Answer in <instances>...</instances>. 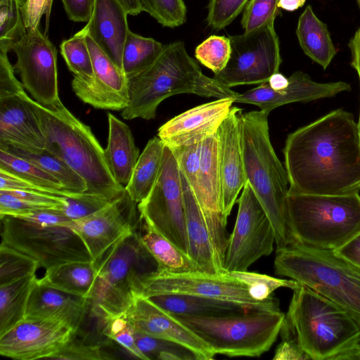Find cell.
Masks as SVG:
<instances>
[{
  "mask_svg": "<svg viewBox=\"0 0 360 360\" xmlns=\"http://www.w3.org/2000/svg\"><path fill=\"white\" fill-rule=\"evenodd\" d=\"M283 154L289 194L360 191V141L348 111L334 110L289 134Z\"/></svg>",
  "mask_w": 360,
  "mask_h": 360,
  "instance_id": "cell-1",
  "label": "cell"
},
{
  "mask_svg": "<svg viewBox=\"0 0 360 360\" xmlns=\"http://www.w3.org/2000/svg\"><path fill=\"white\" fill-rule=\"evenodd\" d=\"M128 105L125 120H153L158 105L171 96L191 94L217 99L235 98L238 93L205 75L181 41L171 42L146 69L128 78Z\"/></svg>",
  "mask_w": 360,
  "mask_h": 360,
  "instance_id": "cell-2",
  "label": "cell"
},
{
  "mask_svg": "<svg viewBox=\"0 0 360 360\" xmlns=\"http://www.w3.org/2000/svg\"><path fill=\"white\" fill-rule=\"evenodd\" d=\"M30 103L45 136V150L60 158L86 181L85 193L112 200L125 187L114 179L104 149L91 128L77 118L60 101L46 108L32 98Z\"/></svg>",
  "mask_w": 360,
  "mask_h": 360,
  "instance_id": "cell-3",
  "label": "cell"
},
{
  "mask_svg": "<svg viewBox=\"0 0 360 360\" xmlns=\"http://www.w3.org/2000/svg\"><path fill=\"white\" fill-rule=\"evenodd\" d=\"M269 114L255 110L241 115L242 148L247 181L273 227L277 248L295 243L288 223L289 181L269 136Z\"/></svg>",
  "mask_w": 360,
  "mask_h": 360,
  "instance_id": "cell-4",
  "label": "cell"
},
{
  "mask_svg": "<svg viewBox=\"0 0 360 360\" xmlns=\"http://www.w3.org/2000/svg\"><path fill=\"white\" fill-rule=\"evenodd\" d=\"M285 319L312 360H338L360 344V328L340 306L299 283Z\"/></svg>",
  "mask_w": 360,
  "mask_h": 360,
  "instance_id": "cell-5",
  "label": "cell"
},
{
  "mask_svg": "<svg viewBox=\"0 0 360 360\" xmlns=\"http://www.w3.org/2000/svg\"><path fill=\"white\" fill-rule=\"evenodd\" d=\"M274 269L340 306L360 328V268L333 250L295 243L277 248Z\"/></svg>",
  "mask_w": 360,
  "mask_h": 360,
  "instance_id": "cell-6",
  "label": "cell"
},
{
  "mask_svg": "<svg viewBox=\"0 0 360 360\" xmlns=\"http://www.w3.org/2000/svg\"><path fill=\"white\" fill-rule=\"evenodd\" d=\"M288 226L295 241L335 250L360 233L359 192L344 195L289 194Z\"/></svg>",
  "mask_w": 360,
  "mask_h": 360,
  "instance_id": "cell-7",
  "label": "cell"
},
{
  "mask_svg": "<svg viewBox=\"0 0 360 360\" xmlns=\"http://www.w3.org/2000/svg\"><path fill=\"white\" fill-rule=\"evenodd\" d=\"M94 261L97 276L89 311L97 320L126 313L137 296L139 283L161 271L138 229Z\"/></svg>",
  "mask_w": 360,
  "mask_h": 360,
  "instance_id": "cell-8",
  "label": "cell"
},
{
  "mask_svg": "<svg viewBox=\"0 0 360 360\" xmlns=\"http://www.w3.org/2000/svg\"><path fill=\"white\" fill-rule=\"evenodd\" d=\"M172 316L201 338L215 354L230 357H255L268 351L285 317L281 310H250L217 317Z\"/></svg>",
  "mask_w": 360,
  "mask_h": 360,
  "instance_id": "cell-9",
  "label": "cell"
},
{
  "mask_svg": "<svg viewBox=\"0 0 360 360\" xmlns=\"http://www.w3.org/2000/svg\"><path fill=\"white\" fill-rule=\"evenodd\" d=\"M0 219L1 243L34 259L45 270L94 261L79 236L63 224L43 225L9 215Z\"/></svg>",
  "mask_w": 360,
  "mask_h": 360,
  "instance_id": "cell-10",
  "label": "cell"
},
{
  "mask_svg": "<svg viewBox=\"0 0 360 360\" xmlns=\"http://www.w3.org/2000/svg\"><path fill=\"white\" fill-rule=\"evenodd\" d=\"M137 207L144 222L188 255L181 173L174 153L167 146L156 181Z\"/></svg>",
  "mask_w": 360,
  "mask_h": 360,
  "instance_id": "cell-11",
  "label": "cell"
},
{
  "mask_svg": "<svg viewBox=\"0 0 360 360\" xmlns=\"http://www.w3.org/2000/svg\"><path fill=\"white\" fill-rule=\"evenodd\" d=\"M181 294L215 298L242 304L257 310H280L278 300L271 297L265 301L253 298L245 284L229 273L211 274L200 271L171 273L160 271L141 280L137 296Z\"/></svg>",
  "mask_w": 360,
  "mask_h": 360,
  "instance_id": "cell-12",
  "label": "cell"
},
{
  "mask_svg": "<svg viewBox=\"0 0 360 360\" xmlns=\"http://www.w3.org/2000/svg\"><path fill=\"white\" fill-rule=\"evenodd\" d=\"M231 52L226 67L214 78L231 88L268 82L279 72L282 58L274 22L250 32L229 37Z\"/></svg>",
  "mask_w": 360,
  "mask_h": 360,
  "instance_id": "cell-13",
  "label": "cell"
},
{
  "mask_svg": "<svg viewBox=\"0 0 360 360\" xmlns=\"http://www.w3.org/2000/svg\"><path fill=\"white\" fill-rule=\"evenodd\" d=\"M7 53L0 50V146L41 152L46 146L44 131Z\"/></svg>",
  "mask_w": 360,
  "mask_h": 360,
  "instance_id": "cell-14",
  "label": "cell"
},
{
  "mask_svg": "<svg viewBox=\"0 0 360 360\" xmlns=\"http://www.w3.org/2000/svg\"><path fill=\"white\" fill-rule=\"evenodd\" d=\"M237 202V217L223 264L225 273L248 271L257 259L269 255L276 243L271 224L248 181Z\"/></svg>",
  "mask_w": 360,
  "mask_h": 360,
  "instance_id": "cell-15",
  "label": "cell"
},
{
  "mask_svg": "<svg viewBox=\"0 0 360 360\" xmlns=\"http://www.w3.org/2000/svg\"><path fill=\"white\" fill-rule=\"evenodd\" d=\"M17 60L13 65L21 83L32 98L50 108L60 101L58 85L57 51L55 46L39 28L27 30L13 44Z\"/></svg>",
  "mask_w": 360,
  "mask_h": 360,
  "instance_id": "cell-16",
  "label": "cell"
},
{
  "mask_svg": "<svg viewBox=\"0 0 360 360\" xmlns=\"http://www.w3.org/2000/svg\"><path fill=\"white\" fill-rule=\"evenodd\" d=\"M138 204L124 189L98 211L62 224L82 239L94 260L139 226Z\"/></svg>",
  "mask_w": 360,
  "mask_h": 360,
  "instance_id": "cell-17",
  "label": "cell"
},
{
  "mask_svg": "<svg viewBox=\"0 0 360 360\" xmlns=\"http://www.w3.org/2000/svg\"><path fill=\"white\" fill-rule=\"evenodd\" d=\"M191 190L207 224L217 264L225 273L223 264L229 236L226 230L227 217L222 209L217 132L201 143L197 181Z\"/></svg>",
  "mask_w": 360,
  "mask_h": 360,
  "instance_id": "cell-18",
  "label": "cell"
},
{
  "mask_svg": "<svg viewBox=\"0 0 360 360\" xmlns=\"http://www.w3.org/2000/svg\"><path fill=\"white\" fill-rule=\"evenodd\" d=\"M75 333L61 321L25 319L0 335V354L17 360L50 359Z\"/></svg>",
  "mask_w": 360,
  "mask_h": 360,
  "instance_id": "cell-19",
  "label": "cell"
},
{
  "mask_svg": "<svg viewBox=\"0 0 360 360\" xmlns=\"http://www.w3.org/2000/svg\"><path fill=\"white\" fill-rule=\"evenodd\" d=\"M83 34L91 58L94 79L85 83L74 77L75 94L95 108L122 111L129 103L127 76L89 36Z\"/></svg>",
  "mask_w": 360,
  "mask_h": 360,
  "instance_id": "cell-20",
  "label": "cell"
},
{
  "mask_svg": "<svg viewBox=\"0 0 360 360\" xmlns=\"http://www.w3.org/2000/svg\"><path fill=\"white\" fill-rule=\"evenodd\" d=\"M288 79V85L281 89H274L267 82L262 83L255 88L238 94L234 103L255 105L269 114L272 110L283 105L332 98L351 90L350 84L345 82H317L302 71L293 72Z\"/></svg>",
  "mask_w": 360,
  "mask_h": 360,
  "instance_id": "cell-21",
  "label": "cell"
},
{
  "mask_svg": "<svg viewBox=\"0 0 360 360\" xmlns=\"http://www.w3.org/2000/svg\"><path fill=\"white\" fill-rule=\"evenodd\" d=\"M126 314L135 331L182 345L199 360L212 359L215 355L191 330L146 297L136 296Z\"/></svg>",
  "mask_w": 360,
  "mask_h": 360,
  "instance_id": "cell-22",
  "label": "cell"
},
{
  "mask_svg": "<svg viewBox=\"0 0 360 360\" xmlns=\"http://www.w3.org/2000/svg\"><path fill=\"white\" fill-rule=\"evenodd\" d=\"M233 103L219 98L191 108L162 124L158 136L170 148L201 143L217 132Z\"/></svg>",
  "mask_w": 360,
  "mask_h": 360,
  "instance_id": "cell-23",
  "label": "cell"
},
{
  "mask_svg": "<svg viewBox=\"0 0 360 360\" xmlns=\"http://www.w3.org/2000/svg\"><path fill=\"white\" fill-rule=\"evenodd\" d=\"M242 113L240 108L231 107L217 131L222 209L226 217L247 181L242 148Z\"/></svg>",
  "mask_w": 360,
  "mask_h": 360,
  "instance_id": "cell-24",
  "label": "cell"
},
{
  "mask_svg": "<svg viewBox=\"0 0 360 360\" xmlns=\"http://www.w3.org/2000/svg\"><path fill=\"white\" fill-rule=\"evenodd\" d=\"M128 15L117 0H94L91 18L80 30L89 36L122 70V52L129 31Z\"/></svg>",
  "mask_w": 360,
  "mask_h": 360,
  "instance_id": "cell-25",
  "label": "cell"
},
{
  "mask_svg": "<svg viewBox=\"0 0 360 360\" xmlns=\"http://www.w3.org/2000/svg\"><path fill=\"white\" fill-rule=\"evenodd\" d=\"M89 309V301L45 285L37 278L26 309L27 319L61 321L78 331Z\"/></svg>",
  "mask_w": 360,
  "mask_h": 360,
  "instance_id": "cell-26",
  "label": "cell"
},
{
  "mask_svg": "<svg viewBox=\"0 0 360 360\" xmlns=\"http://www.w3.org/2000/svg\"><path fill=\"white\" fill-rule=\"evenodd\" d=\"M181 177L188 244V255L198 271L211 274H224L217 264L208 228L196 198L182 174Z\"/></svg>",
  "mask_w": 360,
  "mask_h": 360,
  "instance_id": "cell-27",
  "label": "cell"
},
{
  "mask_svg": "<svg viewBox=\"0 0 360 360\" xmlns=\"http://www.w3.org/2000/svg\"><path fill=\"white\" fill-rule=\"evenodd\" d=\"M108 137L104 149L108 167L121 186L128 184L140 156L129 127L111 113L108 114Z\"/></svg>",
  "mask_w": 360,
  "mask_h": 360,
  "instance_id": "cell-28",
  "label": "cell"
},
{
  "mask_svg": "<svg viewBox=\"0 0 360 360\" xmlns=\"http://www.w3.org/2000/svg\"><path fill=\"white\" fill-rule=\"evenodd\" d=\"M147 298L172 315L217 317L257 310L236 302L190 295L164 294Z\"/></svg>",
  "mask_w": 360,
  "mask_h": 360,
  "instance_id": "cell-29",
  "label": "cell"
},
{
  "mask_svg": "<svg viewBox=\"0 0 360 360\" xmlns=\"http://www.w3.org/2000/svg\"><path fill=\"white\" fill-rule=\"evenodd\" d=\"M296 35L302 51L311 60L326 70L337 53L326 24L308 5L298 19Z\"/></svg>",
  "mask_w": 360,
  "mask_h": 360,
  "instance_id": "cell-30",
  "label": "cell"
},
{
  "mask_svg": "<svg viewBox=\"0 0 360 360\" xmlns=\"http://www.w3.org/2000/svg\"><path fill=\"white\" fill-rule=\"evenodd\" d=\"M96 276L94 261L75 262L47 269L38 280L56 289L89 300Z\"/></svg>",
  "mask_w": 360,
  "mask_h": 360,
  "instance_id": "cell-31",
  "label": "cell"
},
{
  "mask_svg": "<svg viewBox=\"0 0 360 360\" xmlns=\"http://www.w3.org/2000/svg\"><path fill=\"white\" fill-rule=\"evenodd\" d=\"M165 143L158 137L150 139L136 162L131 179L125 188L137 204L152 190L158 178Z\"/></svg>",
  "mask_w": 360,
  "mask_h": 360,
  "instance_id": "cell-32",
  "label": "cell"
},
{
  "mask_svg": "<svg viewBox=\"0 0 360 360\" xmlns=\"http://www.w3.org/2000/svg\"><path fill=\"white\" fill-rule=\"evenodd\" d=\"M138 232L142 243L156 260L161 271L176 274L198 271L188 255L155 231L141 217Z\"/></svg>",
  "mask_w": 360,
  "mask_h": 360,
  "instance_id": "cell-33",
  "label": "cell"
},
{
  "mask_svg": "<svg viewBox=\"0 0 360 360\" xmlns=\"http://www.w3.org/2000/svg\"><path fill=\"white\" fill-rule=\"evenodd\" d=\"M37 281L34 274L0 285V335L25 319L28 300Z\"/></svg>",
  "mask_w": 360,
  "mask_h": 360,
  "instance_id": "cell-34",
  "label": "cell"
},
{
  "mask_svg": "<svg viewBox=\"0 0 360 360\" xmlns=\"http://www.w3.org/2000/svg\"><path fill=\"white\" fill-rule=\"evenodd\" d=\"M0 148L35 164L55 177L68 191L79 193L87 190L86 181L78 173L46 150L37 153L11 146H0Z\"/></svg>",
  "mask_w": 360,
  "mask_h": 360,
  "instance_id": "cell-35",
  "label": "cell"
},
{
  "mask_svg": "<svg viewBox=\"0 0 360 360\" xmlns=\"http://www.w3.org/2000/svg\"><path fill=\"white\" fill-rule=\"evenodd\" d=\"M0 169L5 170L57 195L74 198L82 193H72L65 190L55 177L35 164L1 148Z\"/></svg>",
  "mask_w": 360,
  "mask_h": 360,
  "instance_id": "cell-36",
  "label": "cell"
},
{
  "mask_svg": "<svg viewBox=\"0 0 360 360\" xmlns=\"http://www.w3.org/2000/svg\"><path fill=\"white\" fill-rule=\"evenodd\" d=\"M160 41L128 32L122 52V70L127 79L150 66L161 53Z\"/></svg>",
  "mask_w": 360,
  "mask_h": 360,
  "instance_id": "cell-37",
  "label": "cell"
},
{
  "mask_svg": "<svg viewBox=\"0 0 360 360\" xmlns=\"http://www.w3.org/2000/svg\"><path fill=\"white\" fill-rule=\"evenodd\" d=\"M60 54L75 77L85 83L94 79L90 53L85 36L79 31L60 45Z\"/></svg>",
  "mask_w": 360,
  "mask_h": 360,
  "instance_id": "cell-38",
  "label": "cell"
},
{
  "mask_svg": "<svg viewBox=\"0 0 360 360\" xmlns=\"http://www.w3.org/2000/svg\"><path fill=\"white\" fill-rule=\"evenodd\" d=\"M25 0H0V50L8 52L27 32L22 8Z\"/></svg>",
  "mask_w": 360,
  "mask_h": 360,
  "instance_id": "cell-39",
  "label": "cell"
},
{
  "mask_svg": "<svg viewBox=\"0 0 360 360\" xmlns=\"http://www.w3.org/2000/svg\"><path fill=\"white\" fill-rule=\"evenodd\" d=\"M39 267L34 259L1 243L0 285L34 275Z\"/></svg>",
  "mask_w": 360,
  "mask_h": 360,
  "instance_id": "cell-40",
  "label": "cell"
},
{
  "mask_svg": "<svg viewBox=\"0 0 360 360\" xmlns=\"http://www.w3.org/2000/svg\"><path fill=\"white\" fill-rule=\"evenodd\" d=\"M134 337L138 347L148 360H199L195 353L179 343L153 338L135 330Z\"/></svg>",
  "mask_w": 360,
  "mask_h": 360,
  "instance_id": "cell-41",
  "label": "cell"
},
{
  "mask_svg": "<svg viewBox=\"0 0 360 360\" xmlns=\"http://www.w3.org/2000/svg\"><path fill=\"white\" fill-rule=\"evenodd\" d=\"M101 333L131 354L134 357L148 360L139 349L134 337V330L126 313L98 320Z\"/></svg>",
  "mask_w": 360,
  "mask_h": 360,
  "instance_id": "cell-42",
  "label": "cell"
},
{
  "mask_svg": "<svg viewBox=\"0 0 360 360\" xmlns=\"http://www.w3.org/2000/svg\"><path fill=\"white\" fill-rule=\"evenodd\" d=\"M231 52V41L229 37L211 35L196 46L195 57L215 75L226 67Z\"/></svg>",
  "mask_w": 360,
  "mask_h": 360,
  "instance_id": "cell-43",
  "label": "cell"
},
{
  "mask_svg": "<svg viewBox=\"0 0 360 360\" xmlns=\"http://www.w3.org/2000/svg\"><path fill=\"white\" fill-rule=\"evenodd\" d=\"M142 11L148 13L165 27L174 28L184 25L187 8L184 0H138Z\"/></svg>",
  "mask_w": 360,
  "mask_h": 360,
  "instance_id": "cell-44",
  "label": "cell"
},
{
  "mask_svg": "<svg viewBox=\"0 0 360 360\" xmlns=\"http://www.w3.org/2000/svg\"><path fill=\"white\" fill-rule=\"evenodd\" d=\"M246 285L251 296L258 301H265L273 297L272 293L280 288L293 290L299 283L294 280L274 278L259 273L233 271L229 273Z\"/></svg>",
  "mask_w": 360,
  "mask_h": 360,
  "instance_id": "cell-45",
  "label": "cell"
},
{
  "mask_svg": "<svg viewBox=\"0 0 360 360\" xmlns=\"http://www.w3.org/2000/svg\"><path fill=\"white\" fill-rule=\"evenodd\" d=\"M278 0H249L240 20L244 32H250L274 22L280 13Z\"/></svg>",
  "mask_w": 360,
  "mask_h": 360,
  "instance_id": "cell-46",
  "label": "cell"
},
{
  "mask_svg": "<svg viewBox=\"0 0 360 360\" xmlns=\"http://www.w3.org/2000/svg\"><path fill=\"white\" fill-rule=\"evenodd\" d=\"M249 0H209L206 22L214 31L230 25L243 11Z\"/></svg>",
  "mask_w": 360,
  "mask_h": 360,
  "instance_id": "cell-47",
  "label": "cell"
},
{
  "mask_svg": "<svg viewBox=\"0 0 360 360\" xmlns=\"http://www.w3.org/2000/svg\"><path fill=\"white\" fill-rule=\"evenodd\" d=\"M112 359L114 357L104 351L101 345L75 340L73 337L58 352L50 358V359L63 360H106Z\"/></svg>",
  "mask_w": 360,
  "mask_h": 360,
  "instance_id": "cell-48",
  "label": "cell"
},
{
  "mask_svg": "<svg viewBox=\"0 0 360 360\" xmlns=\"http://www.w3.org/2000/svg\"><path fill=\"white\" fill-rule=\"evenodd\" d=\"M111 200L82 193L74 198H66V203L61 212L71 220L86 217L106 205Z\"/></svg>",
  "mask_w": 360,
  "mask_h": 360,
  "instance_id": "cell-49",
  "label": "cell"
},
{
  "mask_svg": "<svg viewBox=\"0 0 360 360\" xmlns=\"http://www.w3.org/2000/svg\"><path fill=\"white\" fill-rule=\"evenodd\" d=\"M200 145L195 144L170 148L174 153L180 171L191 189L197 181L200 166Z\"/></svg>",
  "mask_w": 360,
  "mask_h": 360,
  "instance_id": "cell-50",
  "label": "cell"
},
{
  "mask_svg": "<svg viewBox=\"0 0 360 360\" xmlns=\"http://www.w3.org/2000/svg\"><path fill=\"white\" fill-rule=\"evenodd\" d=\"M281 342L278 345L274 360H307L309 359L307 354L300 347L293 331L285 320V317L280 330Z\"/></svg>",
  "mask_w": 360,
  "mask_h": 360,
  "instance_id": "cell-51",
  "label": "cell"
},
{
  "mask_svg": "<svg viewBox=\"0 0 360 360\" xmlns=\"http://www.w3.org/2000/svg\"><path fill=\"white\" fill-rule=\"evenodd\" d=\"M53 0H25L22 8V18L27 30L39 28L43 15L46 18V32H48ZM47 36V35H46Z\"/></svg>",
  "mask_w": 360,
  "mask_h": 360,
  "instance_id": "cell-52",
  "label": "cell"
},
{
  "mask_svg": "<svg viewBox=\"0 0 360 360\" xmlns=\"http://www.w3.org/2000/svg\"><path fill=\"white\" fill-rule=\"evenodd\" d=\"M15 217L22 218L43 225L62 224L70 220L61 211L55 209H41L21 214Z\"/></svg>",
  "mask_w": 360,
  "mask_h": 360,
  "instance_id": "cell-53",
  "label": "cell"
},
{
  "mask_svg": "<svg viewBox=\"0 0 360 360\" xmlns=\"http://www.w3.org/2000/svg\"><path fill=\"white\" fill-rule=\"evenodd\" d=\"M70 20L87 22L91 15L94 0H61Z\"/></svg>",
  "mask_w": 360,
  "mask_h": 360,
  "instance_id": "cell-54",
  "label": "cell"
},
{
  "mask_svg": "<svg viewBox=\"0 0 360 360\" xmlns=\"http://www.w3.org/2000/svg\"><path fill=\"white\" fill-rule=\"evenodd\" d=\"M333 251L341 258L360 268V233Z\"/></svg>",
  "mask_w": 360,
  "mask_h": 360,
  "instance_id": "cell-55",
  "label": "cell"
},
{
  "mask_svg": "<svg viewBox=\"0 0 360 360\" xmlns=\"http://www.w3.org/2000/svg\"><path fill=\"white\" fill-rule=\"evenodd\" d=\"M348 47L351 52L350 65L357 73H360V27L350 39Z\"/></svg>",
  "mask_w": 360,
  "mask_h": 360,
  "instance_id": "cell-56",
  "label": "cell"
},
{
  "mask_svg": "<svg viewBox=\"0 0 360 360\" xmlns=\"http://www.w3.org/2000/svg\"><path fill=\"white\" fill-rule=\"evenodd\" d=\"M267 82L274 89H281L288 85L289 79L278 72L274 74Z\"/></svg>",
  "mask_w": 360,
  "mask_h": 360,
  "instance_id": "cell-57",
  "label": "cell"
},
{
  "mask_svg": "<svg viewBox=\"0 0 360 360\" xmlns=\"http://www.w3.org/2000/svg\"><path fill=\"white\" fill-rule=\"evenodd\" d=\"M306 0H278V7L287 11H294L302 7Z\"/></svg>",
  "mask_w": 360,
  "mask_h": 360,
  "instance_id": "cell-58",
  "label": "cell"
},
{
  "mask_svg": "<svg viewBox=\"0 0 360 360\" xmlns=\"http://www.w3.org/2000/svg\"><path fill=\"white\" fill-rule=\"evenodd\" d=\"M129 15H136L142 12L138 0H117Z\"/></svg>",
  "mask_w": 360,
  "mask_h": 360,
  "instance_id": "cell-59",
  "label": "cell"
},
{
  "mask_svg": "<svg viewBox=\"0 0 360 360\" xmlns=\"http://www.w3.org/2000/svg\"><path fill=\"white\" fill-rule=\"evenodd\" d=\"M359 76V86H360V73H357ZM357 127H358V133H359V137L360 141V112H359V121L357 122Z\"/></svg>",
  "mask_w": 360,
  "mask_h": 360,
  "instance_id": "cell-60",
  "label": "cell"
},
{
  "mask_svg": "<svg viewBox=\"0 0 360 360\" xmlns=\"http://www.w3.org/2000/svg\"><path fill=\"white\" fill-rule=\"evenodd\" d=\"M357 3H358V5H359V6L360 8V0H357Z\"/></svg>",
  "mask_w": 360,
  "mask_h": 360,
  "instance_id": "cell-61",
  "label": "cell"
}]
</instances>
